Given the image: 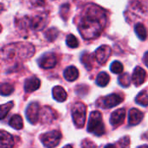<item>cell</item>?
Segmentation results:
<instances>
[{"label":"cell","mask_w":148,"mask_h":148,"mask_svg":"<svg viewBox=\"0 0 148 148\" xmlns=\"http://www.w3.org/2000/svg\"><path fill=\"white\" fill-rule=\"evenodd\" d=\"M106 23L107 16L105 10L98 5L89 4L84 10L78 25V29L85 39H93L101 35Z\"/></svg>","instance_id":"6da1fadb"},{"label":"cell","mask_w":148,"mask_h":148,"mask_svg":"<svg viewBox=\"0 0 148 148\" xmlns=\"http://www.w3.org/2000/svg\"><path fill=\"white\" fill-rule=\"evenodd\" d=\"M35 54V48L31 43L16 42L5 45L1 49V58L3 61H23L29 59Z\"/></svg>","instance_id":"7a4b0ae2"},{"label":"cell","mask_w":148,"mask_h":148,"mask_svg":"<svg viewBox=\"0 0 148 148\" xmlns=\"http://www.w3.org/2000/svg\"><path fill=\"white\" fill-rule=\"evenodd\" d=\"M88 132L96 136H101L105 134V126L102 121L101 114L100 112H91L88 125Z\"/></svg>","instance_id":"3957f363"},{"label":"cell","mask_w":148,"mask_h":148,"mask_svg":"<svg viewBox=\"0 0 148 148\" xmlns=\"http://www.w3.org/2000/svg\"><path fill=\"white\" fill-rule=\"evenodd\" d=\"M19 24L21 29H28L34 31H38L42 29L46 25V18L42 15L36 16L31 18L25 16L20 20Z\"/></svg>","instance_id":"277c9868"},{"label":"cell","mask_w":148,"mask_h":148,"mask_svg":"<svg viewBox=\"0 0 148 148\" xmlns=\"http://www.w3.org/2000/svg\"><path fill=\"white\" fill-rule=\"evenodd\" d=\"M86 112L87 108L86 106L82 102H76L73 105L71 109L72 114V119L74 121V124L76 127L82 128L85 125L86 121Z\"/></svg>","instance_id":"5b68a950"},{"label":"cell","mask_w":148,"mask_h":148,"mask_svg":"<svg viewBox=\"0 0 148 148\" xmlns=\"http://www.w3.org/2000/svg\"><path fill=\"white\" fill-rule=\"evenodd\" d=\"M123 101V97L119 94H111L97 100L96 105L101 108H111Z\"/></svg>","instance_id":"8992f818"},{"label":"cell","mask_w":148,"mask_h":148,"mask_svg":"<svg viewBox=\"0 0 148 148\" xmlns=\"http://www.w3.org/2000/svg\"><path fill=\"white\" fill-rule=\"evenodd\" d=\"M62 139V134L57 130H53L46 133L41 136L42 143L46 147H56Z\"/></svg>","instance_id":"52a82bcc"},{"label":"cell","mask_w":148,"mask_h":148,"mask_svg":"<svg viewBox=\"0 0 148 148\" xmlns=\"http://www.w3.org/2000/svg\"><path fill=\"white\" fill-rule=\"evenodd\" d=\"M112 54V49L108 45L100 46L95 52V58L100 65L105 64Z\"/></svg>","instance_id":"ba28073f"},{"label":"cell","mask_w":148,"mask_h":148,"mask_svg":"<svg viewBox=\"0 0 148 148\" xmlns=\"http://www.w3.org/2000/svg\"><path fill=\"white\" fill-rule=\"evenodd\" d=\"M26 118L31 124H36L40 117V106L37 102H31L26 109Z\"/></svg>","instance_id":"9c48e42d"},{"label":"cell","mask_w":148,"mask_h":148,"mask_svg":"<svg viewBox=\"0 0 148 148\" xmlns=\"http://www.w3.org/2000/svg\"><path fill=\"white\" fill-rule=\"evenodd\" d=\"M37 62L41 68H42L44 69H52L56 66V64L57 62V59L54 53H51V52L45 53L39 58Z\"/></svg>","instance_id":"30bf717a"},{"label":"cell","mask_w":148,"mask_h":148,"mask_svg":"<svg viewBox=\"0 0 148 148\" xmlns=\"http://www.w3.org/2000/svg\"><path fill=\"white\" fill-rule=\"evenodd\" d=\"M132 12L137 16L148 14V0H134L131 3Z\"/></svg>","instance_id":"8fae6325"},{"label":"cell","mask_w":148,"mask_h":148,"mask_svg":"<svg viewBox=\"0 0 148 148\" xmlns=\"http://www.w3.org/2000/svg\"><path fill=\"white\" fill-rule=\"evenodd\" d=\"M126 117V109L125 108H120L115 110L114 112L112 113L111 117H110V124L115 128L119 126H121Z\"/></svg>","instance_id":"7c38bea8"},{"label":"cell","mask_w":148,"mask_h":148,"mask_svg":"<svg viewBox=\"0 0 148 148\" xmlns=\"http://www.w3.org/2000/svg\"><path fill=\"white\" fill-rule=\"evenodd\" d=\"M147 73L141 67H136L134 70L133 75H132V82L135 86H140L143 84L146 81Z\"/></svg>","instance_id":"4fadbf2b"},{"label":"cell","mask_w":148,"mask_h":148,"mask_svg":"<svg viewBox=\"0 0 148 148\" xmlns=\"http://www.w3.org/2000/svg\"><path fill=\"white\" fill-rule=\"evenodd\" d=\"M56 113L49 107H43L40 110V118L42 123H50L56 118Z\"/></svg>","instance_id":"5bb4252c"},{"label":"cell","mask_w":148,"mask_h":148,"mask_svg":"<svg viewBox=\"0 0 148 148\" xmlns=\"http://www.w3.org/2000/svg\"><path fill=\"white\" fill-rule=\"evenodd\" d=\"M41 82L37 77H30L24 82V91L26 93H32L40 88Z\"/></svg>","instance_id":"9a60e30c"},{"label":"cell","mask_w":148,"mask_h":148,"mask_svg":"<svg viewBox=\"0 0 148 148\" xmlns=\"http://www.w3.org/2000/svg\"><path fill=\"white\" fill-rule=\"evenodd\" d=\"M144 114L141 111L136 109V108H132L129 111V115H128V122L130 126H135L138 125L143 119Z\"/></svg>","instance_id":"2e32d148"},{"label":"cell","mask_w":148,"mask_h":148,"mask_svg":"<svg viewBox=\"0 0 148 148\" xmlns=\"http://www.w3.org/2000/svg\"><path fill=\"white\" fill-rule=\"evenodd\" d=\"M52 95H53V98L55 100H56L57 101H59V102L65 101L66 99H67V96H68L65 89L63 88H62L61 86H56L53 88Z\"/></svg>","instance_id":"e0dca14e"},{"label":"cell","mask_w":148,"mask_h":148,"mask_svg":"<svg viewBox=\"0 0 148 148\" xmlns=\"http://www.w3.org/2000/svg\"><path fill=\"white\" fill-rule=\"evenodd\" d=\"M1 136V142L0 147L2 148L4 147H12L14 146V139L13 137L5 131H1L0 133Z\"/></svg>","instance_id":"ac0fdd59"},{"label":"cell","mask_w":148,"mask_h":148,"mask_svg":"<svg viewBox=\"0 0 148 148\" xmlns=\"http://www.w3.org/2000/svg\"><path fill=\"white\" fill-rule=\"evenodd\" d=\"M63 75L68 82H74L78 78L79 71L75 66H69L64 70Z\"/></svg>","instance_id":"d6986e66"},{"label":"cell","mask_w":148,"mask_h":148,"mask_svg":"<svg viewBox=\"0 0 148 148\" xmlns=\"http://www.w3.org/2000/svg\"><path fill=\"white\" fill-rule=\"evenodd\" d=\"M9 125H10L11 127H13V128H15V129H16V130L22 129L23 127V119H22V117H21L20 115H18V114L13 115V116L10 118V121H9Z\"/></svg>","instance_id":"ffe728a7"},{"label":"cell","mask_w":148,"mask_h":148,"mask_svg":"<svg viewBox=\"0 0 148 148\" xmlns=\"http://www.w3.org/2000/svg\"><path fill=\"white\" fill-rule=\"evenodd\" d=\"M110 81L108 74L106 72H101L96 77V84L100 87H106Z\"/></svg>","instance_id":"44dd1931"},{"label":"cell","mask_w":148,"mask_h":148,"mask_svg":"<svg viewBox=\"0 0 148 148\" xmlns=\"http://www.w3.org/2000/svg\"><path fill=\"white\" fill-rule=\"evenodd\" d=\"M134 31H135L137 36L140 40L144 41L147 39V29H146V27L142 23H136L134 26Z\"/></svg>","instance_id":"7402d4cb"},{"label":"cell","mask_w":148,"mask_h":148,"mask_svg":"<svg viewBox=\"0 0 148 148\" xmlns=\"http://www.w3.org/2000/svg\"><path fill=\"white\" fill-rule=\"evenodd\" d=\"M135 101L137 104L141 105L143 107L148 106V94L147 91H141L135 98Z\"/></svg>","instance_id":"603a6c76"},{"label":"cell","mask_w":148,"mask_h":148,"mask_svg":"<svg viewBox=\"0 0 148 148\" xmlns=\"http://www.w3.org/2000/svg\"><path fill=\"white\" fill-rule=\"evenodd\" d=\"M81 62H82V64L85 66V68L88 70H91L93 68V63H92V57L88 53H84L81 56Z\"/></svg>","instance_id":"cb8c5ba5"},{"label":"cell","mask_w":148,"mask_h":148,"mask_svg":"<svg viewBox=\"0 0 148 148\" xmlns=\"http://www.w3.org/2000/svg\"><path fill=\"white\" fill-rule=\"evenodd\" d=\"M131 82H132V77L127 73H124L119 77V84L124 88L129 87L131 84Z\"/></svg>","instance_id":"d4e9b609"},{"label":"cell","mask_w":148,"mask_h":148,"mask_svg":"<svg viewBox=\"0 0 148 148\" xmlns=\"http://www.w3.org/2000/svg\"><path fill=\"white\" fill-rule=\"evenodd\" d=\"M124 68L123 65L121 62L119 61H114L111 63L110 66V70L114 73V74H121L123 71Z\"/></svg>","instance_id":"484cf974"},{"label":"cell","mask_w":148,"mask_h":148,"mask_svg":"<svg viewBox=\"0 0 148 148\" xmlns=\"http://www.w3.org/2000/svg\"><path fill=\"white\" fill-rule=\"evenodd\" d=\"M14 91V86L10 83H2L1 84V95H10Z\"/></svg>","instance_id":"4316f807"},{"label":"cell","mask_w":148,"mask_h":148,"mask_svg":"<svg viewBox=\"0 0 148 148\" xmlns=\"http://www.w3.org/2000/svg\"><path fill=\"white\" fill-rule=\"evenodd\" d=\"M44 36L47 38V40H49V42H52V41H54L57 37V36H58V30L56 29H55V28H50V29H49L44 33Z\"/></svg>","instance_id":"83f0119b"},{"label":"cell","mask_w":148,"mask_h":148,"mask_svg":"<svg viewBox=\"0 0 148 148\" xmlns=\"http://www.w3.org/2000/svg\"><path fill=\"white\" fill-rule=\"evenodd\" d=\"M66 43H67V45L69 48H72V49L77 48L78 45H79V42H78L77 38L74 35H72V34H70V35H69L67 36V38H66Z\"/></svg>","instance_id":"f1b7e54d"},{"label":"cell","mask_w":148,"mask_h":148,"mask_svg":"<svg viewBox=\"0 0 148 148\" xmlns=\"http://www.w3.org/2000/svg\"><path fill=\"white\" fill-rule=\"evenodd\" d=\"M12 107H13V102L12 101H10V102L1 106V116H0L1 120H3L8 114L10 110L12 108Z\"/></svg>","instance_id":"f546056e"},{"label":"cell","mask_w":148,"mask_h":148,"mask_svg":"<svg viewBox=\"0 0 148 148\" xmlns=\"http://www.w3.org/2000/svg\"><path fill=\"white\" fill-rule=\"evenodd\" d=\"M130 141H129V138L128 137H124L122 139L120 140L119 141V146L121 147H127L129 145Z\"/></svg>","instance_id":"4dcf8cb0"},{"label":"cell","mask_w":148,"mask_h":148,"mask_svg":"<svg viewBox=\"0 0 148 148\" xmlns=\"http://www.w3.org/2000/svg\"><path fill=\"white\" fill-rule=\"evenodd\" d=\"M31 3L35 7H41L45 4V0H31Z\"/></svg>","instance_id":"1f68e13d"},{"label":"cell","mask_w":148,"mask_h":148,"mask_svg":"<svg viewBox=\"0 0 148 148\" xmlns=\"http://www.w3.org/2000/svg\"><path fill=\"white\" fill-rule=\"evenodd\" d=\"M143 61H144L145 64L148 67V51L144 55V59H143Z\"/></svg>","instance_id":"d6a6232c"}]
</instances>
